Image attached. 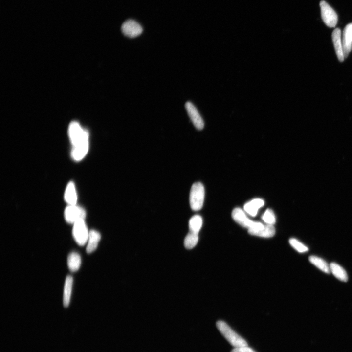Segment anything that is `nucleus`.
<instances>
[{"label":"nucleus","instance_id":"23","mask_svg":"<svg viewBox=\"0 0 352 352\" xmlns=\"http://www.w3.org/2000/svg\"><path fill=\"white\" fill-rule=\"evenodd\" d=\"M289 242L291 246L300 253H304L308 250L306 245L295 238L290 239Z\"/></svg>","mask_w":352,"mask_h":352},{"label":"nucleus","instance_id":"5","mask_svg":"<svg viewBox=\"0 0 352 352\" xmlns=\"http://www.w3.org/2000/svg\"><path fill=\"white\" fill-rule=\"evenodd\" d=\"M322 19L325 24L330 28L336 26L338 17L333 9L325 1L320 2Z\"/></svg>","mask_w":352,"mask_h":352},{"label":"nucleus","instance_id":"17","mask_svg":"<svg viewBox=\"0 0 352 352\" xmlns=\"http://www.w3.org/2000/svg\"><path fill=\"white\" fill-rule=\"evenodd\" d=\"M249 234L252 235L257 236L264 238H270L273 237L275 233V229L272 225L266 224L260 229L248 232Z\"/></svg>","mask_w":352,"mask_h":352},{"label":"nucleus","instance_id":"7","mask_svg":"<svg viewBox=\"0 0 352 352\" xmlns=\"http://www.w3.org/2000/svg\"><path fill=\"white\" fill-rule=\"evenodd\" d=\"M86 212L84 209L76 205H68L64 212L66 220L69 223H74L78 220L84 219Z\"/></svg>","mask_w":352,"mask_h":352},{"label":"nucleus","instance_id":"18","mask_svg":"<svg viewBox=\"0 0 352 352\" xmlns=\"http://www.w3.org/2000/svg\"><path fill=\"white\" fill-rule=\"evenodd\" d=\"M81 259L80 255L75 252L70 253L67 257V265L72 272L77 271L81 265Z\"/></svg>","mask_w":352,"mask_h":352},{"label":"nucleus","instance_id":"3","mask_svg":"<svg viewBox=\"0 0 352 352\" xmlns=\"http://www.w3.org/2000/svg\"><path fill=\"white\" fill-rule=\"evenodd\" d=\"M204 188L200 182H196L191 187L189 202L191 208L194 211L200 210L204 199Z\"/></svg>","mask_w":352,"mask_h":352},{"label":"nucleus","instance_id":"21","mask_svg":"<svg viewBox=\"0 0 352 352\" xmlns=\"http://www.w3.org/2000/svg\"><path fill=\"white\" fill-rule=\"evenodd\" d=\"M202 219L198 215H195L192 217L189 221V227L190 231L198 233L202 226Z\"/></svg>","mask_w":352,"mask_h":352},{"label":"nucleus","instance_id":"11","mask_svg":"<svg viewBox=\"0 0 352 352\" xmlns=\"http://www.w3.org/2000/svg\"><path fill=\"white\" fill-rule=\"evenodd\" d=\"M342 40L345 58L348 57L352 48V23L347 24L344 28Z\"/></svg>","mask_w":352,"mask_h":352},{"label":"nucleus","instance_id":"9","mask_svg":"<svg viewBox=\"0 0 352 352\" xmlns=\"http://www.w3.org/2000/svg\"><path fill=\"white\" fill-rule=\"evenodd\" d=\"M185 107L195 128L199 130H202L204 125V121L196 107L191 102H187Z\"/></svg>","mask_w":352,"mask_h":352},{"label":"nucleus","instance_id":"4","mask_svg":"<svg viewBox=\"0 0 352 352\" xmlns=\"http://www.w3.org/2000/svg\"><path fill=\"white\" fill-rule=\"evenodd\" d=\"M72 234L76 242L79 245L83 246L87 242L89 232L84 219L78 220L74 223Z\"/></svg>","mask_w":352,"mask_h":352},{"label":"nucleus","instance_id":"14","mask_svg":"<svg viewBox=\"0 0 352 352\" xmlns=\"http://www.w3.org/2000/svg\"><path fill=\"white\" fill-rule=\"evenodd\" d=\"M64 198L68 205H76L77 196L75 185L73 182L70 181L67 185L65 192Z\"/></svg>","mask_w":352,"mask_h":352},{"label":"nucleus","instance_id":"2","mask_svg":"<svg viewBox=\"0 0 352 352\" xmlns=\"http://www.w3.org/2000/svg\"><path fill=\"white\" fill-rule=\"evenodd\" d=\"M68 135L73 147L88 143V133L76 121L72 122L68 127Z\"/></svg>","mask_w":352,"mask_h":352},{"label":"nucleus","instance_id":"24","mask_svg":"<svg viewBox=\"0 0 352 352\" xmlns=\"http://www.w3.org/2000/svg\"><path fill=\"white\" fill-rule=\"evenodd\" d=\"M262 219L267 224L273 225L276 221L275 215L270 209H267L262 216Z\"/></svg>","mask_w":352,"mask_h":352},{"label":"nucleus","instance_id":"12","mask_svg":"<svg viewBox=\"0 0 352 352\" xmlns=\"http://www.w3.org/2000/svg\"><path fill=\"white\" fill-rule=\"evenodd\" d=\"M101 239V235L97 231L91 230L89 232L86 251L88 253L93 252L97 247L98 242Z\"/></svg>","mask_w":352,"mask_h":352},{"label":"nucleus","instance_id":"22","mask_svg":"<svg viewBox=\"0 0 352 352\" xmlns=\"http://www.w3.org/2000/svg\"><path fill=\"white\" fill-rule=\"evenodd\" d=\"M198 241V233L190 231L185 238L184 244L187 249H190L194 248L197 245Z\"/></svg>","mask_w":352,"mask_h":352},{"label":"nucleus","instance_id":"8","mask_svg":"<svg viewBox=\"0 0 352 352\" xmlns=\"http://www.w3.org/2000/svg\"><path fill=\"white\" fill-rule=\"evenodd\" d=\"M121 31L125 36L132 38L140 35L142 33L143 28L136 21L130 19L123 22Z\"/></svg>","mask_w":352,"mask_h":352},{"label":"nucleus","instance_id":"13","mask_svg":"<svg viewBox=\"0 0 352 352\" xmlns=\"http://www.w3.org/2000/svg\"><path fill=\"white\" fill-rule=\"evenodd\" d=\"M264 201L260 198H255L247 202L244 206V211L251 216H255L258 209L264 205Z\"/></svg>","mask_w":352,"mask_h":352},{"label":"nucleus","instance_id":"6","mask_svg":"<svg viewBox=\"0 0 352 352\" xmlns=\"http://www.w3.org/2000/svg\"><path fill=\"white\" fill-rule=\"evenodd\" d=\"M233 220L240 225L248 229H255L259 227L261 222L254 221L247 218L245 213L240 208H236L232 212Z\"/></svg>","mask_w":352,"mask_h":352},{"label":"nucleus","instance_id":"16","mask_svg":"<svg viewBox=\"0 0 352 352\" xmlns=\"http://www.w3.org/2000/svg\"><path fill=\"white\" fill-rule=\"evenodd\" d=\"M73 284V278L71 276H67L65 280L64 294H63V304L65 307H67L69 304L72 288Z\"/></svg>","mask_w":352,"mask_h":352},{"label":"nucleus","instance_id":"10","mask_svg":"<svg viewBox=\"0 0 352 352\" xmlns=\"http://www.w3.org/2000/svg\"><path fill=\"white\" fill-rule=\"evenodd\" d=\"M332 39L337 58L340 62H343L345 59L341 31L339 28H335L332 33Z\"/></svg>","mask_w":352,"mask_h":352},{"label":"nucleus","instance_id":"20","mask_svg":"<svg viewBox=\"0 0 352 352\" xmlns=\"http://www.w3.org/2000/svg\"><path fill=\"white\" fill-rule=\"evenodd\" d=\"M310 262L320 270L326 273H330V265L323 259L316 256L312 255L309 257Z\"/></svg>","mask_w":352,"mask_h":352},{"label":"nucleus","instance_id":"25","mask_svg":"<svg viewBox=\"0 0 352 352\" xmlns=\"http://www.w3.org/2000/svg\"><path fill=\"white\" fill-rule=\"evenodd\" d=\"M231 352H256L248 346L234 348Z\"/></svg>","mask_w":352,"mask_h":352},{"label":"nucleus","instance_id":"15","mask_svg":"<svg viewBox=\"0 0 352 352\" xmlns=\"http://www.w3.org/2000/svg\"><path fill=\"white\" fill-rule=\"evenodd\" d=\"M88 147V143L73 147L71 153L72 158L75 161L81 160L87 154Z\"/></svg>","mask_w":352,"mask_h":352},{"label":"nucleus","instance_id":"1","mask_svg":"<svg viewBox=\"0 0 352 352\" xmlns=\"http://www.w3.org/2000/svg\"><path fill=\"white\" fill-rule=\"evenodd\" d=\"M216 326L222 335L234 348L248 346L245 340L236 333L225 322L218 321L216 323Z\"/></svg>","mask_w":352,"mask_h":352},{"label":"nucleus","instance_id":"19","mask_svg":"<svg viewBox=\"0 0 352 352\" xmlns=\"http://www.w3.org/2000/svg\"><path fill=\"white\" fill-rule=\"evenodd\" d=\"M330 271L338 279L343 282L348 280V275L345 270L338 264L331 263L330 264Z\"/></svg>","mask_w":352,"mask_h":352}]
</instances>
